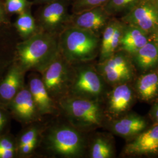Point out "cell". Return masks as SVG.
<instances>
[{"label": "cell", "mask_w": 158, "mask_h": 158, "mask_svg": "<svg viewBox=\"0 0 158 158\" xmlns=\"http://www.w3.org/2000/svg\"><path fill=\"white\" fill-rule=\"evenodd\" d=\"M61 105L69 116L85 126L102 123V111L98 104L88 98L77 97L64 100Z\"/></svg>", "instance_id": "3957f363"}, {"label": "cell", "mask_w": 158, "mask_h": 158, "mask_svg": "<svg viewBox=\"0 0 158 158\" xmlns=\"http://www.w3.org/2000/svg\"><path fill=\"white\" fill-rule=\"evenodd\" d=\"M21 70L12 68L0 85V96L5 100H12L17 94L22 82Z\"/></svg>", "instance_id": "ac0fdd59"}, {"label": "cell", "mask_w": 158, "mask_h": 158, "mask_svg": "<svg viewBox=\"0 0 158 158\" xmlns=\"http://www.w3.org/2000/svg\"><path fill=\"white\" fill-rule=\"evenodd\" d=\"M127 24L141 29L149 36L158 29V10L153 0H140L123 18Z\"/></svg>", "instance_id": "277c9868"}, {"label": "cell", "mask_w": 158, "mask_h": 158, "mask_svg": "<svg viewBox=\"0 0 158 158\" xmlns=\"http://www.w3.org/2000/svg\"><path fill=\"white\" fill-rule=\"evenodd\" d=\"M37 110L42 114H49L54 107L42 80L34 77L29 81V89Z\"/></svg>", "instance_id": "5bb4252c"}, {"label": "cell", "mask_w": 158, "mask_h": 158, "mask_svg": "<svg viewBox=\"0 0 158 158\" xmlns=\"http://www.w3.org/2000/svg\"><path fill=\"white\" fill-rule=\"evenodd\" d=\"M140 0H109L103 7L111 16L121 12L129 11Z\"/></svg>", "instance_id": "44dd1931"}, {"label": "cell", "mask_w": 158, "mask_h": 158, "mask_svg": "<svg viewBox=\"0 0 158 158\" xmlns=\"http://www.w3.org/2000/svg\"><path fill=\"white\" fill-rule=\"evenodd\" d=\"M29 6L27 0H6V10L10 13L20 14L28 10Z\"/></svg>", "instance_id": "cb8c5ba5"}, {"label": "cell", "mask_w": 158, "mask_h": 158, "mask_svg": "<svg viewBox=\"0 0 158 158\" xmlns=\"http://www.w3.org/2000/svg\"><path fill=\"white\" fill-rule=\"evenodd\" d=\"M158 151V125L141 134L125 149L128 154L141 155Z\"/></svg>", "instance_id": "9c48e42d"}, {"label": "cell", "mask_w": 158, "mask_h": 158, "mask_svg": "<svg viewBox=\"0 0 158 158\" xmlns=\"http://www.w3.org/2000/svg\"><path fill=\"white\" fill-rule=\"evenodd\" d=\"M149 35L135 25L124 26L119 47L122 51L133 55L143 47L149 40Z\"/></svg>", "instance_id": "30bf717a"}, {"label": "cell", "mask_w": 158, "mask_h": 158, "mask_svg": "<svg viewBox=\"0 0 158 158\" xmlns=\"http://www.w3.org/2000/svg\"><path fill=\"white\" fill-rule=\"evenodd\" d=\"M57 56L45 69L42 81L49 93L55 94L61 90L66 79L65 65Z\"/></svg>", "instance_id": "8fae6325"}, {"label": "cell", "mask_w": 158, "mask_h": 158, "mask_svg": "<svg viewBox=\"0 0 158 158\" xmlns=\"http://www.w3.org/2000/svg\"><path fill=\"white\" fill-rule=\"evenodd\" d=\"M3 124H4V123H0V129L1 128V127H2Z\"/></svg>", "instance_id": "d590c367"}, {"label": "cell", "mask_w": 158, "mask_h": 158, "mask_svg": "<svg viewBox=\"0 0 158 158\" xmlns=\"http://www.w3.org/2000/svg\"><path fill=\"white\" fill-rule=\"evenodd\" d=\"M153 117L155 121L158 123V105L155 108L153 111Z\"/></svg>", "instance_id": "1f68e13d"}, {"label": "cell", "mask_w": 158, "mask_h": 158, "mask_svg": "<svg viewBox=\"0 0 158 158\" xmlns=\"http://www.w3.org/2000/svg\"><path fill=\"white\" fill-rule=\"evenodd\" d=\"M103 84L100 76L91 69H81L77 74L72 91L78 97L94 98L100 96Z\"/></svg>", "instance_id": "52a82bcc"}, {"label": "cell", "mask_w": 158, "mask_h": 158, "mask_svg": "<svg viewBox=\"0 0 158 158\" xmlns=\"http://www.w3.org/2000/svg\"><path fill=\"white\" fill-rule=\"evenodd\" d=\"M124 25L123 23L118 21L116 28L115 29L114 33L113 34L112 39L108 50V57L113 55L117 49L119 47L120 41L123 35V31Z\"/></svg>", "instance_id": "d4e9b609"}, {"label": "cell", "mask_w": 158, "mask_h": 158, "mask_svg": "<svg viewBox=\"0 0 158 158\" xmlns=\"http://www.w3.org/2000/svg\"><path fill=\"white\" fill-rule=\"evenodd\" d=\"M147 127L145 119L137 115H129L115 121L113 125L114 132L123 137L139 134Z\"/></svg>", "instance_id": "9a60e30c"}, {"label": "cell", "mask_w": 158, "mask_h": 158, "mask_svg": "<svg viewBox=\"0 0 158 158\" xmlns=\"http://www.w3.org/2000/svg\"><path fill=\"white\" fill-rule=\"evenodd\" d=\"M36 142H37V141L32 142L31 143H27V144H25L22 146L19 147L21 152L23 154H25V155H27V154H28L29 153L33 151L34 148L36 146Z\"/></svg>", "instance_id": "4316f807"}, {"label": "cell", "mask_w": 158, "mask_h": 158, "mask_svg": "<svg viewBox=\"0 0 158 158\" xmlns=\"http://www.w3.org/2000/svg\"><path fill=\"white\" fill-rule=\"evenodd\" d=\"M109 0H73L72 11L78 14L93 8L104 6Z\"/></svg>", "instance_id": "603a6c76"}, {"label": "cell", "mask_w": 158, "mask_h": 158, "mask_svg": "<svg viewBox=\"0 0 158 158\" xmlns=\"http://www.w3.org/2000/svg\"><path fill=\"white\" fill-rule=\"evenodd\" d=\"M29 10L19 14L15 23V27L18 32L26 38L34 35L36 29L35 18Z\"/></svg>", "instance_id": "d6986e66"}, {"label": "cell", "mask_w": 158, "mask_h": 158, "mask_svg": "<svg viewBox=\"0 0 158 158\" xmlns=\"http://www.w3.org/2000/svg\"><path fill=\"white\" fill-rule=\"evenodd\" d=\"M152 36L153 41L155 42L158 48V29H157L153 34L151 35Z\"/></svg>", "instance_id": "f546056e"}, {"label": "cell", "mask_w": 158, "mask_h": 158, "mask_svg": "<svg viewBox=\"0 0 158 158\" xmlns=\"http://www.w3.org/2000/svg\"><path fill=\"white\" fill-rule=\"evenodd\" d=\"M37 1H38L39 2H41V3H45V4H47L49 2H51L52 1H53L55 0H36Z\"/></svg>", "instance_id": "d6a6232c"}, {"label": "cell", "mask_w": 158, "mask_h": 158, "mask_svg": "<svg viewBox=\"0 0 158 158\" xmlns=\"http://www.w3.org/2000/svg\"><path fill=\"white\" fill-rule=\"evenodd\" d=\"M5 21V15L4 12L0 4V22H4Z\"/></svg>", "instance_id": "4dcf8cb0"}, {"label": "cell", "mask_w": 158, "mask_h": 158, "mask_svg": "<svg viewBox=\"0 0 158 158\" xmlns=\"http://www.w3.org/2000/svg\"><path fill=\"white\" fill-rule=\"evenodd\" d=\"M112 155L113 151L111 147L107 142L102 138L96 139L91 150V158H111Z\"/></svg>", "instance_id": "7402d4cb"}, {"label": "cell", "mask_w": 158, "mask_h": 158, "mask_svg": "<svg viewBox=\"0 0 158 158\" xmlns=\"http://www.w3.org/2000/svg\"><path fill=\"white\" fill-rule=\"evenodd\" d=\"M4 122H5V119H4V118L3 114L0 111V123H4Z\"/></svg>", "instance_id": "836d02e7"}, {"label": "cell", "mask_w": 158, "mask_h": 158, "mask_svg": "<svg viewBox=\"0 0 158 158\" xmlns=\"http://www.w3.org/2000/svg\"><path fill=\"white\" fill-rule=\"evenodd\" d=\"M153 2H154V3H155V6L157 7V8H158V0H153Z\"/></svg>", "instance_id": "e575fe53"}, {"label": "cell", "mask_w": 158, "mask_h": 158, "mask_svg": "<svg viewBox=\"0 0 158 158\" xmlns=\"http://www.w3.org/2000/svg\"><path fill=\"white\" fill-rule=\"evenodd\" d=\"M38 138V132L37 130L35 128L30 129L26 131L23 135L21 136L19 140V147L23 145L31 143L32 142L37 141Z\"/></svg>", "instance_id": "484cf974"}, {"label": "cell", "mask_w": 158, "mask_h": 158, "mask_svg": "<svg viewBox=\"0 0 158 158\" xmlns=\"http://www.w3.org/2000/svg\"><path fill=\"white\" fill-rule=\"evenodd\" d=\"M70 20L74 27L88 30L97 34L106 27L110 20V15L103 6L93 8L78 14H73Z\"/></svg>", "instance_id": "ba28073f"}, {"label": "cell", "mask_w": 158, "mask_h": 158, "mask_svg": "<svg viewBox=\"0 0 158 158\" xmlns=\"http://www.w3.org/2000/svg\"><path fill=\"white\" fill-rule=\"evenodd\" d=\"M46 4L38 14V20L44 29L56 30L70 20L67 0H55Z\"/></svg>", "instance_id": "8992f818"}, {"label": "cell", "mask_w": 158, "mask_h": 158, "mask_svg": "<svg viewBox=\"0 0 158 158\" xmlns=\"http://www.w3.org/2000/svg\"><path fill=\"white\" fill-rule=\"evenodd\" d=\"M133 100L132 89L127 83L117 85L112 91L108 102V109L114 115L126 111Z\"/></svg>", "instance_id": "4fadbf2b"}, {"label": "cell", "mask_w": 158, "mask_h": 158, "mask_svg": "<svg viewBox=\"0 0 158 158\" xmlns=\"http://www.w3.org/2000/svg\"><path fill=\"white\" fill-rule=\"evenodd\" d=\"M14 149H0V158H11L13 157Z\"/></svg>", "instance_id": "f1b7e54d"}, {"label": "cell", "mask_w": 158, "mask_h": 158, "mask_svg": "<svg viewBox=\"0 0 158 158\" xmlns=\"http://www.w3.org/2000/svg\"><path fill=\"white\" fill-rule=\"evenodd\" d=\"M49 144L52 151L68 157L79 155L83 149V141L79 132L68 127L53 130L49 136Z\"/></svg>", "instance_id": "5b68a950"}, {"label": "cell", "mask_w": 158, "mask_h": 158, "mask_svg": "<svg viewBox=\"0 0 158 158\" xmlns=\"http://www.w3.org/2000/svg\"><path fill=\"white\" fill-rule=\"evenodd\" d=\"M118 21L117 19H110L104 28L100 47L101 62L107 59L108 48Z\"/></svg>", "instance_id": "ffe728a7"}, {"label": "cell", "mask_w": 158, "mask_h": 158, "mask_svg": "<svg viewBox=\"0 0 158 158\" xmlns=\"http://www.w3.org/2000/svg\"><path fill=\"white\" fill-rule=\"evenodd\" d=\"M134 62L141 70H148L158 65V48L153 41H148L133 55Z\"/></svg>", "instance_id": "2e32d148"}, {"label": "cell", "mask_w": 158, "mask_h": 158, "mask_svg": "<svg viewBox=\"0 0 158 158\" xmlns=\"http://www.w3.org/2000/svg\"><path fill=\"white\" fill-rule=\"evenodd\" d=\"M138 94L143 101H150L158 95V73H149L141 76L136 84Z\"/></svg>", "instance_id": "e0dca14e"}, {"label": "cell", "mask_w": 158, "mask_h": 158, "mask_svg": "<svg viewBox=\"0 0 158 158\" xmlns=\"http://www.w3.org/2000/svg\"><path fill=\"white\" fill-rule=\"evenodd\" d=\"M59 42L52 34H34L17 47L18 57L23 70L45 69L58 55Z\"/></svg>", "instance_id": "6da1fadb"}, {"label": "cell", "mask_w": 158, "mask_h": 158, "mask_svg": "<svg viewBox=\"0 0 158 158\" xmlns=\"http://www.w3.org/2000/svg\"><path fill=\"white\" fill-rule=\"evenodd\" d=\"M99 45L97 34L71 26L63 31L59 42V51L68 61H87L96 56Z\"/></svg>", "instance_id": "7a4b0ae2"}, {"label": "cell", "mask_w": 158, "mask_h": 158, "mask_svg": "<svg viewBox=\"0 0 158 158\" xmlns=\"http://www.w3.org/2000/svg\"><path fill=\"white\" fill-rule=\"evenodd\" d=\"M12 100L13 110L21 120L27 122L35 118L37 108L29 89L18 91Z\"/></svg>", "instance_id": "7c38bea8"}, {"label": "cell", "mask_w": 158, "mask_h": 158, "mask_svg": "<svg viewBox=\"0 0 158 158\" xmlns=\"http://www.w3.org/2000/svg\"><path fill=\"white\" fill-rule=\"evenodd\" d=\"M0 149H14V145L11 141L8 139H0Z\"/></svg>", "instance_id": "83f0119b"}]
</instances>
